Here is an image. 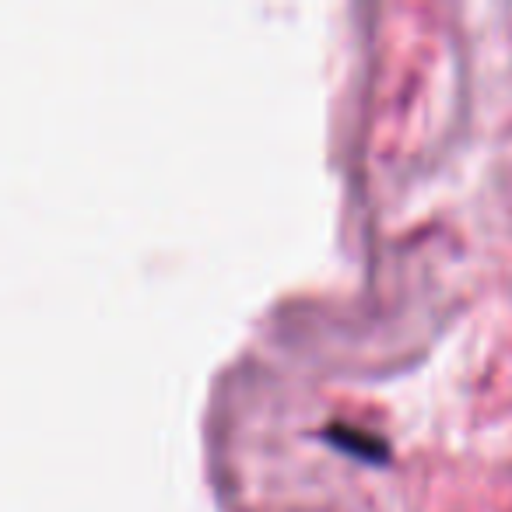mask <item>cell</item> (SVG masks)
I'll use <instances>...</instances> for the list:
<instances>
[{
	"instance_id": "cell-1",
	"label": "cell",
	"mask_w": 512,
	"mask_h": 512,
	"mask_svg": "<svg viewBox=\"0 0 512 512\" xmlns=\"http://www.w3.org/2000/svg\"><path fill=\"white\" fill-rule=\"evenodd\" d=\"M320 439L330 442V446H334L337 453L351 456V460H358V463H369V467H386V463L393 460L390 442H386L383 435L365 432V428H358V425L330 421V425L320 432Z\"/></svg>"
}]
</instances>
